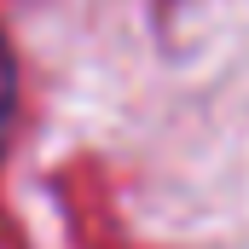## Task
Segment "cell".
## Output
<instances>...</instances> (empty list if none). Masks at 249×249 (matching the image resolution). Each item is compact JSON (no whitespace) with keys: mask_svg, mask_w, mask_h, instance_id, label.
Here are the masks:
<instances>
[{"mask_svg":"<svg viewBox=\"0 0 249 249\" xmlns=\"http://www.w3.org/2000/svg\"><path fill=\"white\" fill-rule=\"evenodd\" d=\"M12 110H18V58H12V41L0 29V139L12 127Z\"/></svg>","mask_w":249,"mask_h":249,"instance_id":"6da1fadb","label":"cell"}]
</instances>
